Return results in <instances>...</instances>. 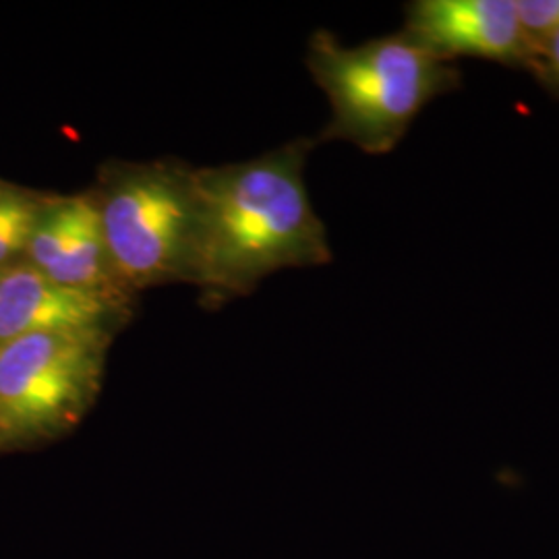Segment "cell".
I'll list each match as a JSON object with an SVG mask.
<instances>
[{
  "label": "cell",
  "mask_w": 559,
  "mask_h": 559,
  "mask_svg": "<svg viewBox=\"0 0 559 559\" xmlns=\"http://www.w3.org/2000/svg\"><path fill=\"white\" fill-rule=\"evenodd\" d=\"M316 140H295L260 158L195 168L200 242L193 286L205 309L253 293L288 267L332 261L325 224L305 185Z\"/></svg>",
  "instance_id": "1"
},
{
  "label": "cell",
  "mask_w": 559,
  "mask_h": 559,
  "mask_svg": "<svg viewBox=\"0 0 559 559\" xmlns=\"http://www.w3.org/2000/svg\"><path fill=\"white\" fill-rule=\"evenodd\" d=\"M305 62L332 108L316 143L346 141L371 156L394 152L427 104L462 85L454 64L402 32L344 46L320 29Z\"/></svg>",
  "instance_id": "2"
},
{
  "label": "cell",
  "mask_w": 559,
  "mask_h": 559,
  "mask_svg": "<svg viewBox=\"0 0 559 559\" xmlns=\"http://www.w3.org/2000/svg\"><path fill=\"white\" fill-rule=\"evenodd\" d=\"M120 286L135 297L193 284L200 242L195 168L179 160L104 162L87 189Z\"/></svg>",
  "instance_id": "3"
},
{
  "label": "cell",
  "mask_w": 559,
  "mask_h": 559,
  "mask_svg": "<svg viewBox=\"0 0 559 559\" xmlns=\"http://www.w3.org/2000/svg\"><path fill=\"white\" fill-rule=\"evenodd\" d=\"M117 332L62 328L0 346V454L59 441L94 408Z\"/></svg>",
  "instance_id": "4"
},
{
  "label": "cell",
  "mask_w": 559,
  "mask_h": 559,
  "mask_svg": "<svg viewBox=\"0 0 559 559\" xmlns=\"http://www.w3.org/2000/svg\"><path fill=\"white\" fill-rule=\"evenodd\" d=\"M400 32L443 62L491 60L531 73L535 60L520 29L516 0H413L404 7Z\"/></svg>",
  "instance_id": "5"
},
{
  "label": "cell",
  "mask_w": 559,
  "mask_h": 559,
  "mask_svg": "<svg viewBox=\"0 0 559 559\" xmlns=\"http://www.w3.org/2000/svg\"><path fill=\"white\" fill-rule=\"evenodd\" d=\"M25 261L60 286L135 302L115 274L90 191L52 193L29 240Z\"/></svg>",
  "instance_id": "6"
},
{
  "label": "cell",
  "mask_w": 559,
  "mask_h": 559,
  "mask_svg": "<svg viewBox=\"0 0 559 559\" xmlns=\"http://www.w3.org/2000/svg\"><path fill=\"white\" fill-rule=\"evenodd\" d=\"M135 302L60 286L27 261L0 267V346L62 328L117 332L133 318Z\"/></svg>",
  "instance_id": "7"
},
{
  "label": "cell",
  "mask_w": 559,
  "mask_h": 559,
  "mask_svg": "<svg viewBox=\"0 0 559 559\" xmlns=\"http://www.w3.org/2000/svg\"><path fill=\"white\" fill-rule=\"evenodd\" d=\"M52 193L0 179V267L25 260Z\"/></svg>",
  "instance_id": "8"
},
{
  "label": "cell",
  "mask_w": 559,
  "mask_h": 559,
  "mask_svg": "<svg viewBox=\"0 0 559 559\" xmlns=\"http://www.w3.org/2000/svg\"><path fill=\"white\" fill-rule=\"evenodd\" d=\"M516 15L522 36L537 59L540 48L559 32V0H516Z\"/></svg>",
  "instance_id": "9"
},
{
  "label": "cell",
  "mask_w": 559,
  "mask_h": 559,
  "mask_svg": "<svg viewBox=\"0 0 559 559\" xmlns=\"http://www.w3.org/2000/svg\"><path fill=\"white\" fill-rule=\"evenodd\" d=\"M531 75L539 81L547 94L559 98V32L540 48Z\"/></svg>",
  "instance_id": "10"
}]
</instances>
